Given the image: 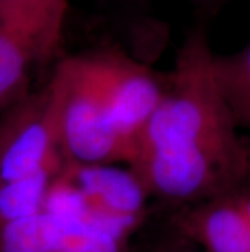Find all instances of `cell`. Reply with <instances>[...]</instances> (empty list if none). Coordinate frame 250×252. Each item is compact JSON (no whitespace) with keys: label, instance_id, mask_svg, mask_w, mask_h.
Returning <instances> with one entry per match:
<instances>
[{"label":"cell","instance_id":"13","mask_svg":"<svg viewBox=\"0 0 250 252\" xmlns=\"http://www.w3.org/2000/svg\"><path fill=\"white\" fill-rule=\"evenodd\" d=\"M242 203H244V210H246L247 218H249V221H250V190L242 195Z\"/></svg>","mask_w":250,"mask_h":252},{"label":"cell","instance_id":"11","mask_svg":"<svg viewBox=\"0 0 250 252\" xmlns=\"http://www.w3.org/2000/svg\"><path fill=\"white\" fill-rule=\"evenodd\" d=\"M63 231L54 252H125L127 236L103 223L84 208L75 217H60Z\"/></svg>","mask_w":250,"mask_h":252},{"label":"cell","instance_id":"6","mask_svg":"<svg viewBox=\"0 0 250 252\" xmlns=\"http://www.w3.org/2000/svg\"><path fill=\"white\" fill-rule=\"evenodd\" d=\"M244 194L220 195L189 205L179 226L203 252H250V221L244 210Z\"/></svg>","mask_w":250,"mask_h":252},{"label":"cell","instance_id":"7","mask_svg":"<svg viewBox=\"0 0 250 252\" xmlns=\"http://www.w3.org/2000/svg\"><path fill=\"white\" fill-rule=\"evenodd\" d=\"M65 10L67 0H0V28L29 37L52 54Z\"/></svg>","mask_w":250,"mask_h":252},{"label":"cell","instance_id":"5","mask_svg":"<svg viewBox=\"0 0 250 252\" xmlns=\"http://www.w3.org/2000/svg\"><path fill=\"white\" fill-rule=\"evenodd\" d=\"M89 57L115 124L134 153L138 135L164 98L167 80L119 52Z\"/></svg>","mask_w":250,"mask_h":252},{"label":"cell","instance_id":"12","mask_svg":"<svg viewBox=\"0 0 250 252\" xmlns=\"http://www.w3.org/2000/svg\"><path fill=\"white\" fill-rule=\"evenodd\" d=\"M216 73L237 122L250 127V41L231 56H216Z\"/></svg>","mask_w":250,"mask_h":252},{"label":"cell","instance_id":"9","mask_svg":"<svg viewBox=\"0 0 250 252\" xmlns=\"http://www.w3.org/2000/svg\"><path fill=\"white\" fill-rule=\"evenodd\" d=\"M49 56L36 41L0 28V104L12 99L25 85L31 67Z\"/></svg>","mask_w":250,"mask_h":252},{"label":"cell","instance_id":"4","mask_svg":"<svg viewBox=\"0 0 250 252\" xmlns=\"http://www.w3.org/2000/svg\"><path fill=\"white\" fill-rule=\"evenodd\" d=\"M60 176L82 195L91 215L127 238L145 217L150 192L130 166L65 163Z\"/></svg>","mask_w":250,"mask_h":252},{"label":"cell","instance_id":"1","mask_svg":"<svg viewBox=\"0 0 250 252\" xmlns=\"http://www.w3.org/2000/svg\"><path fill=\"white\" fill-rule=\"evenodd\" d=\"M216 73L205 34L185 41L163 101L138 135L129 166L150 195L174 203L249 192L250 148Z\"/></svg>","mask_w":250,"mask_h":252},{"label":"cell","instance_id":"2","mask_svg":"<svg viewBox=\"0 0 250 252\" xmlns=\"http://www.w3.org/2000/svg\"><path fill=\"white\" fill-rule=\"evenodd\" d=\"M51 85L58 109V138L65 163L127 164L130 145L117 127L89 56L68 57Z\"/></svg>","mask_w":250,"mask_h":252},{"label":"cell","instance_id":"3","mask_svg":"<svg viewBox=\"0 0 250 252\" xmlns=\"http://www.w3.org/2000/svg\"><path fill=\"white\" fill-rule=\"evenodd\" d=\"M65 161L58 138V109L49 82L0 119V186L52 163Z\"/></svg>","mask_w":250,"mask_h":252},{"label":"cell","instance_id":"10","mask_svg":"<svg viewBox=\"0 0 250 252\" xmlns=\"http://www.w3.org/2000/svg\"><path fill=\"white\" fill-rule=\"evenodd\" d=\"M63 231L62 218L42 210L0 228V252H54Z\"/></svg>","mask_w":250,"mask_h":252},{"label":"cell","instance_id":"8","mask_svg":"<svg viewBox=\"0 0 250 252\" xmlns=\"http://www.w3.org/2000/svg\"><path fill=\"white\" fill-rule=\"evenodd\" d=\"M65 161L52 163L36 173L0 186V228L15 220L44 210L47 195Z\"/></svg>","mask_w":250,"mask_h":252}]
</instances>
